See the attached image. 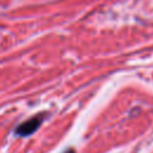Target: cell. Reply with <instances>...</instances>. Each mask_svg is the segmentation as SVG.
Segmentation results:
<instances>
[{"mask_svg": "<svg viewBox=\"0 0 153 153\" xmlns=\"http://www.w3.org/2000/svg\"><path fill=\"white\" fill-rule=\"evenodd\" d=\"M44 115L43 114H38L36 116H33L32 118L23 122L17 129H16V134L17 135H20V136H27V135H31L32 133H35L38 127L41 126V123L43 122L44 120Z\"/></svg>", "mask_w": 153, "mask_h": 153, "instance_id": "1", "label": "cell"}, {"mask_svg": "<svg viewBox=\"0 0 153 153\" xmlns=\"http://www.w3.org/2000/svg\"><path fill=\"white\" fill-rule=\"evenodd\" d=\"M63 153H74V149H72V148H71V149H67V151H65Z\"/></svg>", "mask_w": 153, "mask_h": 153, "instance_id": "2", "label": "cell"}]
</instances>
